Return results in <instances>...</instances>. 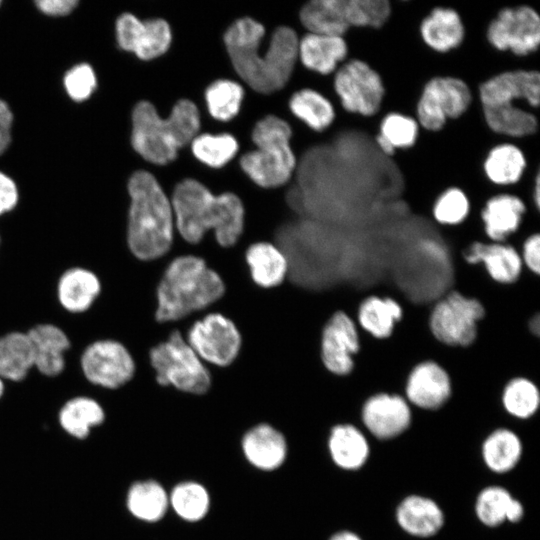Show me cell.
Wrapping results in <instances>:
<instances>
[{
	"mask_svg": "<svg viewBox=\"0 0 540 540\" xmlns=\"http://www.w3.org/2000/svg\"><path fill=\"white\" fill-rule=\"evenodd\" d=\"M264 26L250 17L236 20L225 32L224 43L238 75L255 91L272 93L289 80L298 58L299 39L287 26L274 30L268 50L258 53Z\"/></svg>",
	"mask_w": 540,
	"mask_h": 540,
	"instance_id": "1",
	"label": "cell"
},
{
	"mask_svg": "<svg viewBox=\"0 0 540 540\" xmlns=\"http://www.w3.org/2000/svg\"><path fill=\"white\" fill-rule=\"evenodd\" d=\"M175 230L189 246L202 242L210 231L218 246H235L245 231V208L232 192L214 195L195 179L178 183L172 195Z\"/></svg>",
	"mask_w": 540,
	"mask_h": 540,
	"instance_id": "2",
	"label": "cell"
},
{
	"mask_svg": "<svg viewBox=\"0 0 540 540\" xmlns=\"http://www.w3.org/2000/svg\"><path fill=\"white\" fill-rule=\"evenodd\" d=\"M127 188L130 198L125 234L128 253L145 263L164 258L170 253L176 236L171 201L148 171L134 172Z\"/></svg>",
	"mask_w": 540,
	"mask_h": 540,
	"instance_id": "3",
	"label": "cell"
},
{
	"mask_svg": "<svg viewBox=\"0 0 540 540\" xmlns=\"http://www.w3.org/2000/svg\"><path fill=\"white\" fill-rule=\"evenodd\" d=\"M225 293V284L204 259L193 254L173 257L155 289V320L178 324L209 311Z\"/></svg>",
	"mask_w": 540,
	"mask_h": 540,
	"instance_id": "4",
	"label": "cell"
},
{
	"mask_svg": "<svg viewBox=\"0 0 540 540\" xmlns=\"http://www.w3.org/2000/svg\"><path fill=\"white\" fill-rule=\"evenodd\" d=\"M199 128V110L188 99L177 101L165 119L152 103L142 100L132 111L131 144L146 161L164 165L176 159L178 150L191 143Z\"/></svg>",
	"mask_w": 540,
	"mask_h": 540,
	"instance_id": "5",
	"label": "cell"
},
{
	"mask_svg": "<svg viewBox=\"0 0 540 540\" xmlns=\"http://www.w3.org/2000/svg\"><path fill=\"white\" fill-rule=\"evenodd\" d=\"M147 360L154 380L161 388H171L192 396H203L211 388L209 366L187 343L178 324L165 340L148 350Z\"/></svg>",
	"mask_w": 540,
	"mask_h": 540,
	"instance_id": "6",
	"label": "cell"
},
{
	"mask_svg": "<svg viewBox=\"0 0 540 540\" xmlns=\"http://www.w3.org/2000/svg\"><path fill=\"white\" fill-rule=\"evenodd\" d=\"M291 135L290 125L274 115L264 117L254 126L252 140L257 149L244 154L240 165L260 187H279L291 177L296 165L289 144Z\"/></svg>",
	"mask_w": 540,
	"mask_h": 540,
	"instance_id": "7",
	"label": "cell"
},
{
	"mask_svg": "<svg viewBox=\"0 0 540 540\" xmlns=\"http://www.w3.org/2000/svg\"><path fill=\"white\" fill-rule=\"evenodd\" d=\"M475 91L462 79L434 76L424 85L414 115L422 130L436 133L464 116L475 101Z\"/></svg>",
	"mask_w": 540,
	"mask_h": 540,
	"instance_id": "8",
	"label": "cell"
},
{
	"mask_svg": "<svg viewBox=\"0 0 540 540\" xmlns=\"http://www.w3.org/2000/svg\"><path fill=\"white\" fill-rule=\"evenodd\" d=\"M484 37L498 53L531 57L540 46V14L527 4L502 7L487 23Z\"/></svg>",
	"mask_w": 540,
	"mask_h": 540,
	"instance_id": "9",
	"label": "cell"
},
{
	"mask_svg": "<svg viewBox=\"0 0 540 540\" xmlns=\"http://www.w3.org/2000/svg\"><path fill=\"white\" fill-rule=\"evenodd\" d=\"M333 89L341 107L363 118L380 114L385 100L381 75L367 62L348 58L333 74Z\"/></svg>",
	"mask_w": 540,
	"mask_h": 540,
	"instance_id": "10",
	"label": "cell"
},
{
	"mask_svg": "<svg viewBox=\"0 0 540 540\" xmlns=\"http://www.w3.org/2000/svg\"><path fill=\"white\" fill-rule=\"evenodd\" d=\"M184 337L198 357L209 367L226 368L238 357L242 336L236 324L217 311L196 317Z\"/></svg>",
	"mask_w": 540,
	"mask_h": 540,
	"instance_id": "11",
	"label": "cell"
},
{
	"mask_svg": "<svg viewBox=\"0 0 540 540\" xmlns=\"http://www.w3.org/2000/svg\"><path fill=\"white\" fill-rule=\"evenodd\" d=\"M484 316L482 304L451 290L434 302L429 314L433 337L449 347H468L477 335L478 322Z\"/></svg>",
	"mask_w": 540,
	"mask_h": 540,
	"instance_id": "12",
	"label": "cell"
},
{
	"mask_svg": "<svg viewBox=\"0 0 540 540\" xmlns=\"http://www.w3.org/2000/svg\"><path fill=\"white\" fill-rule=\"evenodd\" d=\"M79 365L89 383L108 390L131 383L137 371V362L129 347L114 338L89 343L80 355Z\"/></svg>",
	"mask_w": 540,
	"mask_h": 540,
	"instance_id": "13",
	"label": "cell"
},
{
	"mask_svg": "<svg viewBox=\"0 0 540 540\" xmlns=\"http://www.w3.org/2000/svg\"><path fill=\"white\" fill-rule=\"evenodd\" d=\"M481 107L517 104L536 111L540 101L538 69H510L497 73L476 88Z\"/></svg>",
	"mask_w": 540,
	"mask_h": 540,
	"instance_id": "14",
	"label": "cell"
},
{
	"mask_svg": "<svg viewBox=\"0 0 540 540\" xmlns=\"http://www.w3.org/2000/svg\"><path fill=\"white\" fill-rule=\"evenodd\" d=\"M115 31L118 46L145 61L164 54L172 41L171 28L162 18L142 21L125 12L117 18Z\"/></svg>",
	"mask_w": 540,
	"mask_h": 540,
	"instance_id": "15",
	"label": "cell"
},
{
	"mask_svg": "<svg viewBox=\"0 0 540 540\" xmlns=\"http://www.w3.org/2000/svg\"><path fill=\"white\" fill-rule=\"evenodd\" d=\"M357 323L343 311H336L325 323L320 336V359L331 374L345 376L354 367L359 351Z\"/></svg>",
	"mask_w": 540,
	"mask_h": 540,
	"instance_id": "16",
	"label": "cell"
},
{
	"mask_svg": "<svg viewBox=\"0 0 540 540\" xmlns=\"http://www.w3.org/2000/svg\"><path fill=\"white\" fill-rule=\"evenodd\" d=\"M360 422L375 438L394 439L411 427L412 407L402 395L376 393L364 401L360 411Z\"/></svg>",
	"mask_w": 540,
	"mask_h": 540,
	"instance_id": "17",
	"label": "cell"
},
{
	"mask_svg": "<svg viewBox=\"0 0 540 540\" xmlns=\"http://www.w3.org/2000/svg\"><path fill=\"white\" fill-rule=\"evenodd\" d=\"M451 394L449 374L432 360L422 361L413 367L404 389V397L411 407L427 412L440 410Z\"/></svg>",
	"mask_w": 540,
	"mask_h": 540,
	"instance_id": "18",
	"label": "cell"
},
{
	"mask_svg": "<svg viewBox=\"0 0 540 540\" xmlns=\"http://www.w3.org/2000/svg\"><path fill=\"white\" fill-rule=\"evenodd\" d=\"M530 210L536 211L514 190H501L490 196L479 214L486 238L490 242L506 243Z\"/></svg>",
	"mask_w": 540,
	"mask_h": 540,
	"instance_id": "19",
	"label": "cell"
},
{
	"mask_svg": "<svg viewBox=\"0 0 540 540\" xmlns=\"http://www.w3.org/2000/svg\"><path fill=\"white\" fill-rule=\"evenodd\" d=\"M418 35L423 45L430 51L445 55L457 50L463 44L466 27L456 8L436 5L421 19Z\"/></svg>",
	"mask_w": 540,
	"mask_h": 540,
	"instance_id": "20",
	"label": "cell"
},
{
	"mask_svg": "<svg viewBox=\"0 0 540 540\" xmlns=\"http://www.w3.org/2000/svg\"><path fill=\"white\" fill-rule=\"evenodd\" d=\"M528 169V156L518 141L500 140L487 150L482 161L484 178L501 190L516 188Z\"/></svg>",
	"mask_w": 540,
	"mask_h": 540,
	"instance_id": "21",
	"label": "cell"
},
{
	"mask_svg": "<svg viewBox=\"0 0 540 540\" xmlns=\"http://www.w3.org/2000/svg\"><path fill=\"white\" fill-rule=\"evenodd\" d=\"M461 255L469 265L481 264L489 278L501 285L514 283L523 269L519 251L509 243L475 241Z\"/></svg>",
	"mask_w": 540,
	"mask_h": 540,
	"instance_id": "22",
	"label": "cell"
},
{
	"mask_svg": "<svg viewBox=\"0 0 540 540\" xmlns=\"http://www.w3.org/2000/svg\"><path fill=\"white\" fill-rule=\"evenodd\" d=\"M246 460L262 471L278 469L287 457V441L283 433L269 423L250 427L241 439Z\"/></svg>",
	"mask_w": 540,
	"mask_h": 540,
	"instance_id": "23",
	"label": "cell"
},
{
	"mask_svg": "<svg viewBox=\"0 0 540 540\" xmlns=\"http://www.w3.org/2000/svg\"><path fill=\"white\" fill-rule=\"evenodd\" d=\"M26 332L32 344L34 368L46 377L59 376L65 370V353L71 346L67 333L53 323H38Z\"/></svg>",
	"mask_w": 540,
	"mask_h": 540,
	"instance_id": "24",
	"label": "cell"
},
{
	"mask_svg": "<svg viewBox=\"0 0 540 540\" xmlns=\"http://www.w3.org/2000/svg\"><path fill=\"white\" fill-rule=\"evenodd\" d=\"M102 292L99 276L86 267L67 268L56 283V298L59 305L68 313L87 312Z\"/></svg>",
	"mask_w": 540,
	"mask_h": 540,
	"instance_id": "25",
	"label": "cell"
},
{
	"mask_svg": "<svg viewBox=\"0 0 540 540\" xmlns=\"http://www.w3.org/2000/svg\"><path fill=\"white\" fill-rule=\"evenodd\" d=\"M244 262L252 283L258 288L274 289L287 280V257L273 242L257 241L248 245L244 251Z\"/></svg>",
	"mask_w": 540,
	"mask_h": 540,
	"instance_id": "26",
	"label": "cell"
},
{
	"mask_svg": "<svg viewBox=\"0 0 540 540\" xmlns=\"http://www.w3.org/2000/svg\"><path fill=\"white\" fill-rule=\"evenodd\" d=\"M298 57L309 70L331 75L349 58L344 36L307 33L298 44Z\"/></svg>",
	"mask_w": 540,
	"mask_h": 540,
	"instance_id": "27",
	"label": "cell"
},
{
	"mask_svg": "<svg viewBox=\"0 0 540 540\" xmlns=\"http://www.w3.org/2000/svg\"><path fill=\"white\" fill-rule=\"evenodd\" d=\"M487 129L505 140L520 141L536 136L539 128L536 111L529 107L508 104L481 107Z\"/></svg>",
	"mask_w": 540,
	"mask_h": 540,
	"instance_id": "28",
	"label": "cell"
},
{
	"mask_svg": "<svg viewBox=\"0 0 540 540\" xmlns=\"http://www.w3.org/2000/svg\"><path fill=\"white\" fill-rule=\"evenodd\" d=\"M396 522L407 534L428 538L436 535L445 523L442 508L433 499L411 494L401 500L396 508Z\"/></svg>",
	"mask_w": 540,
	"mask_h": 540,
	"instance_id": "29",
	"label": "cell"
},
{
	"mask_svg": "<svg viewBox=\"0 0 540 540\" xmlns=\"http://www.w3.org/2000/svg\"><path fill=\"white\" fill-rule=\"evenodd\" d=\"M328 451L333 463L340 469L355 471L366 464L370 447L360 427L341 422L332 426L329 432Z\"/></svg>",
	"mask_w": 540,
	"mask_h": 540,
	"instance_id": "30",
	"label": "cell"
},
{
	"mask_svg": "<svg viewBox=\"0 0 540 540\" xmlns=\"http://www.w3.org/2000/svg\"><path fill=\"white\" fill-rule=\"evenodd\" d=\"M475 514L483 525L494 528L504 522H519L524 516V507L509 490L499 485H491L483 488L477 495Z\"/></svg>",
	"mask_w": 540,
	"mask_h": 540,
	"instance_id": "31",
	"label": "cell"
},
{
	"mask_svg": "<svg viewBox=\"0 0 540 540\" xmlns=\"http://www.w3.org/2000/svg\"><path fill=\"white\" fill-rule=\"evenodd\" d=\"M402 314V307L393 298L371 295L359 304L356 323L375 339L383 340L390 337Z\"/></svg>",
	"mask_w": 540,
	"mask_h": 540,
	"instance_id": "32",
	"label": "cell"
},
{
	"mask_svg": "<svg viewBox=\"0 0 540 540\" xmlns=\"http://www.w3.org/2000/svg\"><path fill=\"white\" fill-rule=\"evenodd\" d=\"M34 368L32 344L27 332L9 331L0 336V377L21 382Z\"/></svg>",
	"mask_w": 540,
	"mask_h": 540,
	"instance_id": "33",
	"label": "cell"
},
{
	"mask_svg": "<svg viewBox=\"0 0 540 540\" xmlns=\"http://www.w3.org/2000/svg\"><path fill=\"white\" fill-rule=\"evenodd\" d=\"M522 452L521 438L508 427L492 430L481 447L484 464L490 471L498 474L513 470L519 463Z\"/></svg>",
	"mask_w": 540,
	"mask_h": 540,
	"instance_id": "34",
	"label": "cell"
},
{
	"mask_svg": "<svg viewBox=\"0 0 540 540\" xmlns=\"http://www.w3.org/2000/svg\"><path fill=\"white\" fill-rule=\"evenodd\" d=\"M126 505L135 518L145 522H157L167 513L169 494L155 480L137 481L128 490Z\"/></svg>",
	"mask_w": 540,
	"mask_h": 540,
	"instance_id": "35",
	"label": "cell"
},
{
	"mask_svg": "<svg viewBox=\"0 0 540 540\" xmlns=\"http://www.w3.org/2000/svg\"><path fill=\"white\" fill-rule=\"evenodd\" d=\"M58 419L61 427L71 436L84 439L90 430L103 423L105 412L92 397L75 396L60 408Z\"/></svg>",
	"mask_w": 540,
	"mask_h": 540,
	"instance_id": "36",
	"label": "cell"
},
{
	"mask_svg": "<svg viewBox=\"0 0 540 540\" xmlns=\"http://www.w3.org/2000/svg\"><path fill=\"white\" fill-rule=\"evenodd\" d=\"M503 411L512 419L527 421L540 409V388L531 380L515 377L509 380L501 393Z\"/></svg>",
	"mask_w": 540,
	"mask_h": 540,
	"instance_id": "37",
	"label": "cell"
},
{
	"mask_svg": "<svg viewBox=\"0 0 540 540\" xmlns=\"http://www.w3.org/2000/svg\"><path fill=\"white\" fill-rule=\"evenodd\" d=\"M289 107L296 117L317 132L330 127L336 117L332 102L320 92L310 88L295 92L290 99Z\"/></svg>",
	"mask_w": 540,
	"mask_h": 540,
	"instance_id": "38",
	"label": "cell"
},
{
	"mask_svg": "<svg viewBox=\"0 0 540 540\" xmlns=\"http://www.w3.org/2000/svg\"><path fill=\"white\" fill-rule=\"evenodd\" d=\"M300 21L309 33L346 36L350 28L344 20L338 0H312L300 11Z\"/></svg>",
	"mask_w": 540,
	"mask_h": 540,
	"instance_id": "39",
	"label": "cell"
},
{
	"mask_svg": "<svg viewBox=\"0 0 540 540\" xmlns=\"http://www.w3.org/2000/svg\"><path fill=\"white\" fill-rule=\"evenodd\" d=\"M338 3L350 29L379 30L392 13L390 0H338Z\"/></svg>",
	"mask_w": 540,
	"mask_h": 540,
	"instance_id": "40",
	"label": "cell"
},
{
	"mask_svg": "<svg viewBox=\"0 0 540 540\" xmlns=\"http://www.w3.org/2000/svg\"><path fill=\"white\" fill-rule=\"evenodd\" d=\"M169 506L179 518L197 522L207 515L210 496L202 484L196 481H183L175 485L169 494Z\"/></svg>",
	"mask_w": 540,
	"mask_h": 540,
	"instance_id": "41",
	"label": "cell"
},
{
	"mask_svg": "<svg viewBox=\"0 0 540 540\" xmlns=\"http://www.w3.org/2000/svg\"><path fill=\"white\" fill-rule=\"evenodd\" d=\"M421 130L415 116L390 110L381 116L376 134L386 140L397 154L413 148Z\"/></svg>",
	"mask_w": 540,
	"mask_h": 540,
	"instance_id": "42",
	"label": "cell"
},
{
	"mask_svg": "<svg viewBox=\"0 0 540 540\" xmlns=\"http://www.w3.org/2000/svg\"><path fill=\"white\" fill-rule=\"evenodd\" d=\"M471 213L468 194L459 186H449L439 193L431 207L432 220L439 226L455 227Z\"/></svg>",
	"mask_w": 540,
	"mask_h": 540,
	"instance_id": "43",
	"label": "cell"
},
{
	"mask_svg": "<svg viewBox=\"0 0 540 540\" xmlns=\"http://www.w3.org/2000/svg\"><path fill=\"white\" fill-rule=\"evenodd\" d=\"M244 98L243 87L229 79L211 83L205 91V100L210 115L220 121L234 118Z\"/></svg>",
	"mask_w": 540,
	"mask_h": 540,
	"instance_id": "44",
	"label": "cell"
},
{
	"mask_svg": "<svg viewBox=\"0 0 540 540\" xmlns=\"http://www.w3.org/2000/svg\"><path fill=\"white\" fill-rule=\"evenodd\" d=\"M194 156L202 163L220 168L228 163L238 151V142L230 134H201L191 141Z\"/></svg>",
	"mask_w": 540,
	"mask_h": 540,
	"instance_id": "45",
	"label": "cell"
},
{
	"mask_svg": "<svg viewBox=\"0 0 540 540\" xmlns=\"http://www.w3.org/2000/svg\"><path fill=\"white\" fill-rule=\"evenodd\" d=\"M63 85L67 95L75 102L89 99L97 88L95 71L88 63H79L66 71Z\"/></svg>",
	"mask_w": 540,
	"mask_h": 540,
	"instance_id": "46",
	"label": "cell"
},
{
	"mask_svg": "<svg viewBox=\"0 0 540 540\" xmlns=\"http://www.w3.org/2000/svg\"><path fill=\"white\" fill-rule=\"evenodd\" d=\"M520 256L523 266L540 276V233L532 234L524 240Z\"/></svg>",
	"mask_w": 540,
	"mask_h": 540,
	"instance_id": "47",
	"label": "cell"
},
{
	"mask_svg": "<svg viewBox=\"0 0 540 540\" xmlns=\"http://www.w3.org/2000/svg\"><path fill=\"white\" fill-rule=\"evenodd\" d=\"M19 190L15 181L0 171V216L11 212L18 204Z\"/></svg>",
	"mask_w": 540,
	"mask_h": 540,
	"instance_id": "48",
	"label": "cell"
},
{
	"mask_svg": "<svg viewBox=\"0 0 540 540\" xmlns=\"http://www.w3.org/2000/svg\"><path fill=\"white\" fill-rule=\"evenodd\" d=\"M34 3L40 12L52 17L69 15L78 5L77 0H38Z\"/></svg>",
	"mask_w": 540,
	"mask_h": 540,
	"instance_id": "49",
	"label": "cell"
},
{
	"mask_svg": "<svg viewBox=\"0 0 540 540\" xmlns=\"http://www.w3.org/2000/svg\"><path fill=\"white\" fill-rule=\"evenodd\" d=\"M13 113L7 102L0 99V155L10 146Z\"/></svg>",
	"mask_w": 540,
	"mask_h": 540,
	"instance_id": "50",
	"label": "cell"
},
{
	"mask_svg": "<svg viewBox=\"0 0 540 540\" xmlns=\"http://www.w3.org/2000/svg\"><path fill=\"white\" fill-rule=\"evenodd\" d=\"M329 540H362V538L355 532L341 530L331 535Z\"/></svg>",
	"mask_w": 540,
	"mask_h": 540,
	"instance_id": "51",
	"label": "cell"
},
{
	"mask_svg": "<svg viewBox=\"0 0 540 540\" xmlns=\"http://www.w3.org/2000/svg\"><path fill=\"white\" fill-rule=\"evenodd\" d=\"M5 380L0 377V398L3 396L5 391Z\"/></svg>",
	"mask_w": 540,
	"mask_h": 540,
	"instance_id": "52",
	"label": "cell"
},
{
	"mask_svg": "<svg viewBox=\"0 0 540 540\" xmlns=\"http://www.w3.org/2000/svg\"><path fill=\"white\" fill-rule=\"evenodd\" d=\"M1 4H2V1H0V6H1Z\"/></svg>",
	"mask_w": 540,
	"mask_h": 540,
	"instance_id": "53",
	"label": "cell"
},
{
	"mask_svg": "<svg viewBox=\"0 0 540 540\" xmlns=\"http://www.w3.org/2000/svg\"><path fill=\"white\" fill-rule=\"evenodd\" d=\"M0 241H1V238H0Z\"/></svg>",
	"mask_w": 540,
	"mask_h": 540,
	"instance_id": "54",
	"label": "cell"
}]
</instances>
